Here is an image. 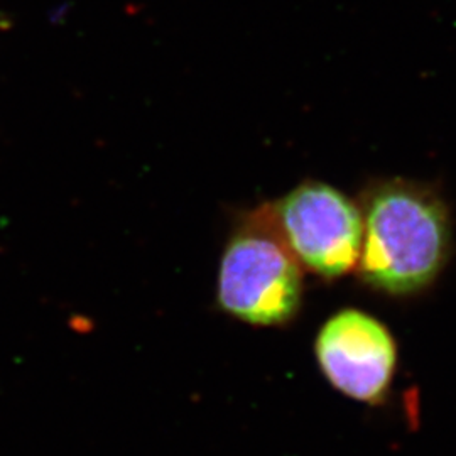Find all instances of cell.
<instances>
[{
	"label": "cell",
	"mask_w": 456,
	"mask_h": 456,
	"mask_svg": "<svg viewBox=\"0 0 456 456\" xmlns=\"http://www.w3.org/2000/svg\"><path fill=\"white\" fill-rule=\"evenodd\" d=\"M301 297L299 262L264 218L228 242L218 274L222 310L250 325H282L297 313Z\"/></svg>",
	"instance_id": "2"
},
{
	"label": "cell",
	"mask_w": 456,
	"mask_h": 456,
	"mask_svg": "<svg viewBox=\"0 0 456 456\" xmlns=\"http://www.w3.org/2000/svg\"><path fill=\"white\" fill-rule=\"evenodd\" d=\"M267 216L294 259L320 276H343L359 262L362 213L333 186L306 181L276 201Z\"/></svg>",
	"instance_id": "3"
},
{
	"label": "cell",
	"mask_w": 456,
	"mask_h": 456,
	"mask_svg": "<svg viewBox=\"0 0 456 456\" xmlns=\"http://www.w3.org/2000/svg\"><path fill=\"white\" fill-rule=\"evenodd\" d=\"M316 359L338 391L375 404L391 386L397 352L380 322L359 310H343L320 330Z\"/></svg>",
	"instance_id": "4"
},
{
	"label": "cell",
	"mask_w": 456,
	"mask_h": 456,
	"mask_svg": "<svg viewBox=\"0 0 456 456\" xmlns=\"http://www.w3.org/2000/svg\"><path fill=\"white\" fill-rule=\"evenodd\" d=\"M360 276L389 294L418 293L440 274L450 250L448 212L412 181L379 183L365 200Z\"/></svg>",
	"instance_id": "1"
}]
</instances>
